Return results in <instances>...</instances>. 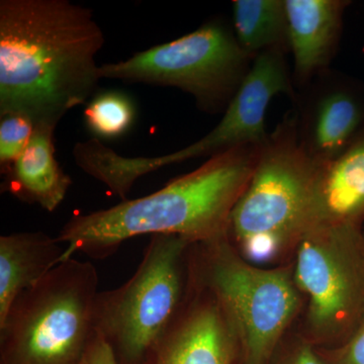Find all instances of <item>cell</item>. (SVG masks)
Segmentation results:
<instances>
[{
	"label": "cell",
	"mask_w": 364,
	"mask_h": 364,
	"mask_svg": "<svg viewBox=\"0 0 364 364\" xmlns=\"http://www.w3.org/2000/svg\"><path fill=\"white\" fill-rule=\"evenodd\" d=\"M105 35L92 11L68 0L0 1V114L56 129L98 85Z\"/></svg>",
	"instance_id": "obj_1"
},
{
	"label": "cell",
	"mask_w": 364,
	"mask_h": 364,
	"mask_svg": "<svg viewBox=\"0 0 364 364\" xmlns=\"http://www.w3.org/2000/svg\"><path fill=\"white\" fill-rule=\"evenodd\" d=\"M262 146H244L208 158L149 196L74 215L56 237L66 245L60 263L75 253L104 259L124 242L142 235H176L193 243L228 236L232 212L247 188Z\"/></svg>",
	"instance_id": "obj_2"
},
{
	"label": "cell",
	"mask_w": 364,
	"mask_h": 364,
	"mask_svg": "<svg viewBox=\"0 0 364 364\" xmlns=\"http://www.w3.org/2000/svg\"><path fill=\"white\" fill-rule=\"evenodd\" d=\"M318 169L299 144L294 114H289L261 147L230 219L228 238L246 260L262 267L293 261Z\"/></svg>",
	"instance_id": "obj_3"
},
{
	"label": "cell",
	"mask_w": 364,
	"mask_h": 364,
	"mask_svg": "<svg viewBox=\"0 0 364 364\" xmlns=\"http://www.w3.org/2000/svg\"><path fill=\"white\" fill-rule=\"evenodd\" d=\"M97 268L63 261L16 298L0 321V364H79L95 334Z\"/></svg>",
	"instance_id": "obj_4"
},
{
	"label": "cell",
	"mask_w": 364,
	"mask_h": 364,
	"mask_svg": "<svg viewBox=\"0 0 364 364\" xmlns=\"http://www.w3.org/2000/svg\"><path fill=\"white\" fill-rule=\"evenodd\" d=\"M191 272L226 309L238 334L243 364H267L305 309L293 261L258 267L246 260L228 236L193 244Z\"/></svg>",
	"instance_id": "obj_5"
},
{
	"label": "cell",
	"mask_w": 364,
	"mask_h": 364,
	"mask_svg": "<svg viewBox=\"0 0 364 364\" xmlns=\"http://www.w3.org/2000/svg\"><path fill=\"white\" fill-rule=\"evenodd\" d=\"M193 244L176 235H153L131 279L98 291L95 329L117 364H143L181 312L191 284Z\"/></svg>",
	"instance_id": "obj_6"
},
{
	"label": "cell",
	"mask_w": 364,
	"mask_h": 364,
	"mask_svg": "<svg viewBox=\"0 0 364 364\" xmlns=\"http://www.w3.org/2000/svg\"><path fill=\"white\" fill-rule=\"evenodd\" d=\"M287 54L274 50L256 57L220 123L196 143L164 156L124 157L97 141L85 153L86 173L126 200L139 178L163 167L244 146L264 145L270 135L267 119L273 98L282 95L296 97Z\"/></svg>",
	"instance_id": "obj_7"
},
{
	"label": "cell",
	"mask_w": 364,
	"mask_h": 364,
	"mask_svg": "<svg viewBox=\"0 0 364 364\" xmlns=\"http://www.w3.org/2000/svg\"><path fill=\"white\" fill-rule=\"evenodd\" d=\"M293 265L306 299L299 331L317 348L345 343L364 322V230H308L296 246Z\"/></svg>",
	"instance_id": "obj_8"
},
{
	"label": "cell",
	"mask_w": 364,
	"mask_h": 364,
	"mask_svg": "<svg viewBox=\"0 0 364 364\" xmlns=\"http://www.w3.org/2000/svg\"><path fill=\"white\" fill-rule=\"evenodd\" d=\"M253 61L233 28L210 21L179 39L100 66V77L178 88L193 95L198 109L219 114L226 111Z\"/></svg>",
	"instance_id": "obj_9"
},
{
	"label": "cell",
	"mask_w": 364,
	"mask_h": 364,
	"mask_svg": "<svg viewBox=\"0 0 364 364\" xmlns=\"http://www.w3.org/2000/svg\"><path fill=\"white\" fill-rule=\"evenodd\" d=\"M296 95L299 144L318 165L344 152L364 129V86L355 79L329 70Z\"/></svg>",
	"instance_id": "obj_10"
},
{
	"label": "cell",
	"mask_w": 364,
	"mask_h": 364,
	"mask_svg": "<svg viewBox=\"0 0 364 364\" xmlns=\"http://www.w3.org/2000/svg\"><path fill=\"white\" fill-rule=\"evenodd\" d=\"M143 364H243L238 334L226 309L191 272L181 312Z\"/></svg>",
	"instance_id": "obj_11"
},
{
	"label": "cell",
	"mask_w": 364,
	"mask_h": 364,
	"mask_svg": "<svg viewBox=\"0 0 364 364\" xmlns=\"http://www.w3.org/2000/svg\"><path fill=\"white\" fill-rule=\"evenodd\" d=\"M349 4L346 0H286L289 53L299 90L329 70Z\"/></svg>",
	"instance_id": "obj_12"
},
{
	"label": "cell",
	"mask_w": 364,
	"mask_h": 364,
	"mask_svg": "<svg viewBox=\"0 0 364 364\" xmlns=\"http://www.w3.org/2000/svg\"><path fill=\"white\" fill-rule=\"evenodd\" d=\"M364 224V129L344 152L318 165L306 231ZM305 231V232H306Z\"/></svg>",
	"instance_id": "obj_13"
},
{
	"label": "cell",
	"mask_w": 364,
	"mask_h": 364,
	"mask_svg": "<svg viewBox=\"0 0 364 364\" xmlns=\"http://www.w3.org/2000/svg\"><path fill=\"white\" fill-rule=\"evenodd\" d=\"M54 131L35 127L26 149L11 165L7 183L14 196L50 213L61 205L72 184L55 157Z\"/></svg>",
	"instance_id": "obj_14"
},
{
	"label": "cell",
	"mask_w": 364,
	"mask_h": 364,
	"mask_svg": "<svg viewBox=\"0 0 364 364\" xmlns=\"http://www.w3.org/2000/svg\"><path fill=\"white\" fill-rule=\"evenodd\" d=\"M43 232L0 237V321L26 289L60 264L65 248Z\"/></svg>",
	"instance_id": "obj_15"
},
{
	"label": "cell",
	"mask_w": 364,
	"mask_h": 364,
	"mask_svg": "<svg viewBox=\"0 0 364 364\" xmlns=\"http://www.w3.org/2000/svg\"><path fill=\"white\" fill-rule=\"evenodd\" d=\"M232 9L235 37L251 58L289 53L286 0H234Z\"/></svg>",
	"instance_id": "obj_16"
},
{
	"label": "cell",
	"mask_w": 364,
	"mask_h": 364,
	"mask_svg": "<svg viewBox=\"0 0 364 364\" xmlns=\"http://www.w3.org/2000/svg\"><path fill=\"white\" fill-rule=\"evenodd\" d=\"M134 112L133 105L126 95L109 91L93 98L86 107V126L100 138H116L130 128Z\"/></svg>",
	"instance_id": "obj_17"
},
{
	"label": "cell",
	"mask_w": 364,
	"mask_h": 364,
	"mask_svg": "<svg viewBox=\"0 0 364 364\" xmlns=\"http://www.w3.org/2000/svg\"><path fill=\"white\" fill-rule=\"evenodd\" d=\"M35 130L33 122L21 114H0V163L11 164L26 149Z\"/></svg>",
	"instance_id": "obj_18"
},
{
	"label": "cell",
	"mask_w": 364,
	"mask_h": 364,
	"mask_svg": "<svg viewBox=\"0 0 364 364\" xmlns=\"http://www.w3.org/2000/svg\"><path fill=\"white\" fill-rule=\"evenodd\" d=\"M267 364H325L314 346L299 331L298 322L273 352Z\"/></svg>",
	"instance_id": "obj_19"
},
{
	"label": "cell",
	"mask_w": 364,
	"mask_h": 364,
	"mask_svg": "<svg viewBox=\"0 0 364 364\" xmlns=\"http://www.w3.org/2000/svg\"><path fill=\"white\" fill-rule=\"evenodd\" d=\"M317 349L325 364H364V322L345 343L335 348Z\"/></svg>",
	"instance_id": "obj_20"
},
{
	"label": "cell",
	"mask_w": 364,
	"mask_h": 364,
	"mask_svg": "<svg viewBox=\"0 0 364 364\" xmlns=\"http://www.w3.org/2000/svg\"><path fill=\"white\" fill-rule=\"evenodd\" d=\"M79 364H117L114 352L100 333L95 331Z\"/></svg>",
	"instance_id": "obj_21"
}]
</instances>
